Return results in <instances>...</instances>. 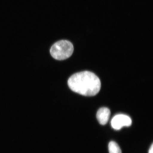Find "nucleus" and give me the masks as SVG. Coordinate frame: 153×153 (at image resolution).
Wrapping results in <instances>:
<instances>
[{"mask_svg": "<svg viewBox=\"0 0 153 153\" xmlns=\"http://www.w3.org/2000/svg\"><path fill=\"white\" fill-rule=\"evenodd\" d=\"M110 114V111L108 108L105 107L101 108L97 111V118L100 124L105 125L108 122Z\"/></svg>", "mask_w": 153, "mask_h": 153, "instance_id": "obj_4", "label": "nucleus"}, {"mask_svg": "<svg viewBox=\"0 0 153 153\" xmlns=\"http://www.w3.org/2000/svg\"><path fill=\"white\" fill-rule=\"evenodd\" d=\"M68 84L72 91L85 96L96 95L101 88V82L98 76L88 71L73 74L68 79Z\"/></svg>", "mask_w": 153, "mask_h": 153, "instance_id": "obj_1", "label": "nucleus"}, {"mask_svg": "<svg viewBox=\"0 0 153 153\" xmlns=\"http://www.w3.org/2000/svg\"><path fill=\"white\" fill-rule=\"evenodd\" d=\"M132 120L131 118L126 115L119 114L115 116L111 121L112 127L115 130H120L123 127L130 126Z\"/></svg>", "mask_w": 153, "mask_h": 153, "instance_id": "obj_3", "label": "nucleus"}, {"mask_svg": "<svg viewBox=\"0 0 153 153\" xmlns=\"http://www.w3.org/2000/svg\"><path fill=\"white\" fill-rule=\"evenodd\" d=\"M149 153H153V145L152 144L149 150Z\"/></svg>", "mask_w": 153, "mask_h": 153, "instance_id": "obj_6", "label": "nucleus"}, {"mask_svg": "<svg viewBox=\"0 0 153 153\" xmlns=\"http://www.w3.org/2000/svg\"><path fill=\"white\" fill-rule=\"evenodd\" d=\"M73 51L74 47L70 41L62 40L53 44L50 52L52 57L56 60H64L70 57Z\"/></svg>", "mask_w": 153, "mask_h": 153, "instance_id": "obj_2", "label": "nucleus"}, {"mask_svg": "<svg viewBox=\"0 0 153 153\" xmlns=\"http://www.w3.org/2000/svg\"><path fill=\"white\" fill-rule=\"evenodd\" d=\"M109 153H122L120 147L116 143L111 141L108 144Z\"/></svg>", "mask_w": 153, "mask_h": 153, "instance_id": "obj_5", "label": "nucleus"}]
</instances>
